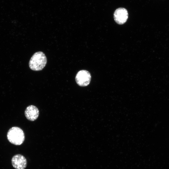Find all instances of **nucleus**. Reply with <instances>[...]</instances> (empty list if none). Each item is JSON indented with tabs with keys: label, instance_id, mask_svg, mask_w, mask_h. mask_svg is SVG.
Masks as SVG:
<instances>
[{
	"label": "nucleus",
	"instance_id": "1",
	"mask_svg": "<svg viewBox=\"0 0 169 169\" xmlns=\"http://www.w3.org/2000/svg\"><path fill=\"white\" fill-rule=\"evenodd\" d=\"M47 62V58L44 54L41 51L37 52L31 58L29 63V67L34 71L41 70L45 66Z\"/></svg>",
	"mask_w": 169,
	"mask_h": 169
},
{
	"label": "nucleus",
	"instance_id": "2",
	"mask_svg": "<svg viewBox=\"0 0 169 169\" xmlns=\"http://www.w3.org/2000/svg\"><path fill=\"white\" fill-rule=\"evenodd\" d=\"M7 137L11 143L16 145H21L25 139L23 131L18 127H13L11 128L8 131Z\"/></svg>",
	"mask_w": 169,
	"mask_h": 169
},
{
	"label": "nucleus",
	"instance_id": "3",
	"mask_svg": "<svg viewBox=\"0 0 169 169\" xmlns=\"http://www.w3.org/2000/svg\"><path fill=\"white\" fill-rule=\"evenodd\" d=\"M91 76L90 73L85 70L79 71L77 74L75 79L77 84L79 86L84 87L90 83Z\"/></svg>",
	"mask_w": 169,
	"mask_h": 169
},
{
	"label": "nucleus",
	"instance_id": "4",
	"mask_svg": "<svg viewBox=\"0 0 169 169\" xmlns=\"http://www.w3.org/2000/svg\"><path fill=\"white\" fill-rule=\"evenodd\" d=\"M127 10L123 8H117L114 13V18L115 22L119 24H123L127 21L128 18Z\"/></svg>",
	"mask_w": 169,
	"mask_h": 169
},
{
	"label": "nucleus",
	"instance_id": "5",
	"mask_svg": "<svg viewBox=\"0 0 169 169\" xmlns=\"http://www.w3.org/2000/svg\"><path fill=\"white\" fill-rule=\"evenodd\" d=\"M12 163L13 166L16 169H24L27 165V161L22 155L17 154L12 157Z\"/></svg>",
	"mask_w": 169,
	"mask_h": 169
},
{
	"label": "nucleus",
	"instance_id": "6",
	"mask_svg": "<svg viewBox=\"0 0 169 169\" xmlns=\"http://www.w3.org/2000/svg\"><path fill=\"white\" fill-rule=\"evenodd\" d=\"M39 115V111L38 108L33 105L28 106L25 111V115L28 120L31 121L36 120Z\"/></svg>",
	"mask_w": 169,
	"mask_h": 169
}]
</instances>
